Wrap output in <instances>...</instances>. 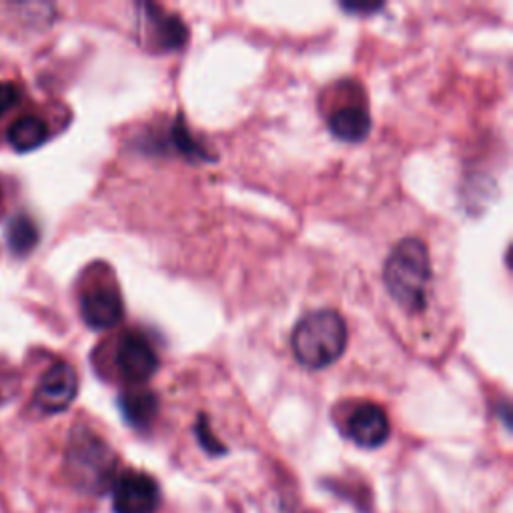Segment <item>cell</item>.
Masks as SVG:
<instances>
[{"label":"cell","mask_w":513,"mask_h":513,"mask_svg":"<svg viewBox=\"0 0 513 513\" xmlns=\"http://www.w3.org/2000/svg\"><path fill=\"white\" fill-rule=\"evenodd\" d=\"M433 279L429 249L421 239L399 241L383 263V283L391 299L409 313L427 307V289Z\"/></svg>","instance_id":"obj_1"},{"label":"cell","mask_w":513,"mask_h":513,"mask_svg":"<svg viewBox=\"0 0 513 513\" xmlns=\"http://www.w3.org/2000/svg\"><path fill=\"white\" fill-rule=\"evenodd\" d=\"M349 339L347 323L333 309H317L299 319L291 335L295 359L307 369H325L345 351Z\"/></svg>","instance_id":"obj_2"},{"label":"cell","mask_w":513,"mask_h":513,"mask_svg":"<svg viewBox=\"0 0 513 513\" xmlns=\"http://www.w3.org/2000/svg\"><path fill=\"white\" fill-rule=\"evenodd\" d=\"M119 459L111 445L87 427H77L67 449V473L77 489L105 493L117 479Z\"/></svg>","instance_id":"obj_3"},{"label":"cell","mask_w":513,"mask_h":513,"mask_svg":"<svg viewBox=\"0 0 513 513\" xmlns=\"http://www.w3.org/2000/svg\"><path fill=\"white\" fill-rule=\"evenodd\" d=\"M159 503V483L147 473L127 471L113 483L115 513H157Z\"/></svg>","instance_id":"obj_4"},{"label":"cell","mask_w":513,"mask_h":513,"mask_svg":"<svg viewBox=\"0 0 513 513\" xmlns=\"http://www.w3.org/2000/svg\"><path fill=\"white\" fill-rule=\"evenodd\" d=\"M115 365L121 377L133 385L147 383L159 369V355L151 341L141 333H127L117 347Z\"/></svg>","instance_id":"obj_5"},{"label":"cell","mask_w":513,"mask_h":513,"mask_svg":"<svg viewBox=\"0 0 513 513\" xmlns=\"http://www.w3.org/2000/svg\"><path fill=\"white\" fill-rule=\"evenodd\" d=\"M77 391L79 375L75 367L67 361H57L41 377L35 401L47 413H61L75 401Z\"/></svg>","instance_id":"obj_6"},{"label":"cell","mask_w":513,"mask_h":513,"mask_svg":"<svg viewBox=\"0 0 513 513\" xmlns=\"http://www.w3.org/2000/svg\"><path fill=\"white\" fill-rule=\"evenodd\" d=\"M81 315L91 329H97V331L111 329L119 325L125 315L123 297L115 287H107V285L93 287L81 297Z\"/></svg>","instance_id":"obj_7"},{"label":"cell","mask_w":513,"mask_h":513,"mask_svg":"<svg viewBox=\"0 0 513 513\" xmlns=\"http://www.w3.org/2000/svg\"><path fill=\"white\" fill-rule=\"evenodd\" d=\"M391 433L387 413L375 403H363L353 409L347 421V435L351 441L365 449L381 447Z\"/></svg>","instance_id":"obj_8"},{"label":"cell","mask_w":513,"mask_h":513,"mask_svg":"<svg viewBox=\"0 0 513 513\" xmlns=\"http://www.w3.org/2000/svg\"><path fill=\"white\" fill-rule=\"evenodd\" d=\"M329 131L343 143H359L371 131V115L363 103H347L331 111Z\"/></svg>","instance_id":"obj_9"},{"label":"cell","mask_w":513,"mask_h":513,"mask_svg":"<svg viewBox=\"0 0 513 513\" xmlns=\"http://www.w3.org/2000/svg\"><path fill=\"white\" fill-rule=\"evenodd\" d=\"M143 9L147 11V17L153 25L151 37H153L155 49L169 53V51H179L181 47H185L189 33H187L185 23L177 15H167L161 7L151 5V3L145 5Z\"/></svg>","instance_id":"obj_10"},{"label":"cell","mask_w":513,"mask_h":513,"mask_svg":"<svg viewBox=\"0 0 513 513\" xmlns=\"http://www.w3.org/2000/svg\"><path fill=\"white\" fill-rule=\"evenodd\" d=\"M119 407H121L127 423H131L137 429L149 427L159 413V401H157L155 393H151L147 389L123 393L119 397Z\"/></svg>","instance_id":"obj_11"},{"label":"cell","mask_w":513,"mask_h":513,"mask_svg":"<svg viewBox=\"0 0 513 513\" xmlns=\"http://www.w3.org/2000/svg\"><path fill=\"white\" fill-rule=\"evenodd\" d=\"M49 139V127L43 119L35 115H25L17 119L9 129V143L15 151L27 153L35 151Z\"/></svg>","instance_id":"obj_12"},{"label":"cell","mask_w":513,"mask_h":513,"mask_svg":"<svg viewBox=\"0 0 513 513\" xmlns=\"http://www.w3.org/2000/svg\"><path fill=\"white\" fill-rule=\"evenodd\" d=\"M7 239H9V247L15 255H27L39 243V229L31 217L17 215L9 223Z\"/></svg>","instance_id":"obj_13"},{"label":"cell","mask_w":513,"mask_h":513,"mask_svg":"<svg viewBox=\"0 0 513 513\" xmlns=\"http://www.w3.org/2000/svg\"><path fill=\"white\" fill-rule=\"evenodd\" d=\"M167 143L173 151H177L179 155H185L189 159H209V153L187 131V127L183 123V117H177L175 123L171 125Z\"/></svg>","instance_id":"obj_14"},{"label":"cell","mask_w":513,"mask_h":513,"mask_svg":"<svg viewBox=\"0 0 513 513\" xmlns=\"http://www.w3.org/2000/svg\"><path fill=\"white\" fill-rule=\"evenodd\" d=\"M195 431H197L199 443L203 445V449H205L207 453H211V455H223V453H227V447L213 435V431H211L209 421H207L205 415H199V421H197Z\"/></svg>","instance_id":"obj_15"},{"label":"cell","mask_w":513,"mask_h":513,"mask_svg":"<svg viewBox=\"0 0 513 513\" xmlns=\"http://www.w3.org/2000/svg\"><path fill=\"white\" fill-rule=\"evenodd\" d=\"M21 101V91L13 83H0V117H5Z\"/></svg>","instance_id":"obj_16"},{"label":"cell","mask_w":513,"mask_h":513,"mask_svg":"<svg viewBox=\"0 0 513 513\" xmlns=\"http://www.w3.org/2000/svg\"><path fill=\"white\" fill-rule=\"evenodd\" d=\"M381 7H383L381 3H375V5H371V3H365V5H359V3L343 5V9H345V11H349V13H359V11H363V13H371V11H379Z\"/></svg>","instance_id":"obj_17"}]
</instances>
